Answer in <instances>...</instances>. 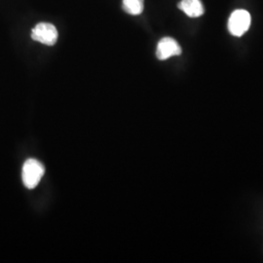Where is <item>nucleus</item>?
I'll list each match as a JSON object with an SVG mask.
<instances>
[{
    "instance_id": "39448f33",
    "label": "nucleus",
    "mask_w": 263,
    "mask_h": 263,
    "mask_svg": "<svg viewBox=\"0 0 263 263\" xmlns=\"http://www.w3.org/2000/svg\"><path fill=\"white\" fill-rule=\"evenodd\" d=\"M178 7L190 18L201 17L205 12L201 0H181Z\"/></svg>"
},
{
    "instance_id": "f03ea898",
    "label": "nucleus",
    "mask_w": 263,
    "mask_h": 263,
    "mask_svg": "<svg viewBox=\"0 0 263 263\" xmlns=\"http://www.w3.org/2000/svg\"><path fill=\"white\" fill-rule=\"evenodd\" d=\"M251 22L252 18L248 11L235 10L228 21V30L232 35L240 37L249 30L251 27Z\"/></svg>"
},
{
    "instance_id": "423d86ee",
    "label": "nucleus",
    "mask_w": 263,
    "mask_h": 263,
    "mask_svg": "<svg viewBox=\"0 0 263 263\" xmlns=\"http://www.w3.org/2000/svg\"><path fill=\"white\" fill-rule=\"evenodd\" d=\"M122 8L132 16L141 15L144 9V0H123Z\"/></svg>"
},
{
    "instance_id": "f257e3e1",
    "label": "nucleus",
    "mask_w": 263,
    "mask_h": 263,
    "mask_svg": "<svg viewBox=\"0 0 263 263\" xmlns=\"http://www.w3.org/2000/svg\"><path fill=\"white\" fill-rule=\"evenodd\" d=\"M44 176V167L37 160L28 159L24 164L22 171V179L26 187L33 189Z\"/></svg>"
},
{
    "instance_id": "7ed1b4c3",
    "label": "nucleus",
    "mask_w": 263,
    "mask_h": 263,
    "mask_svg": "<svg viewBox=\"0 0 263 263\" xmlns=\"http://www.w3.org/2000/svg\"><path fill=\"white\" fill-rule=\"evenodd\" d=\"M59 33L56 27L49 23H39L31 31V38L47 46L56 44Z\"/></svg>"
},
{
    "instance_id": "20e7f679",
    "label": "nucleus",
    "mask_w": 263,
    "mask_h": 263,
    "mask_svg": "<svg viewBox=\"0 0 263 263\" xmlns=\"http://www.w3.org/2000/svg\"><path fill=\"white\" fill-rule=\"evenodd\" d=\"M181 52V48L174 38L164 37L158 42L156 56L160 61H165L171 57L179 56Z\"/></svg>"
}]
</instances>
